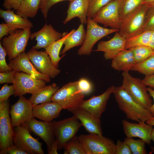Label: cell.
<instances>
[{"instance_id":"obj_49","label":"cell","mask_w":154,"mask_h":154,"mask_svg":"<svg viewBox=\"0 0 154 154\" xmlns=\"http://www.w3.org/2000/svg\"><path fill=\"white\" fill-rule=\"evenodd\" d=\"M141 4H143L149 8L154 6V0H144Z\"/></svg>"},{"instance_id":"obj_46","label":"cell","mask_w":154,"mask_h":154,"mask_svg":"<svg viewBox=\"0 0 154 154\" xmlns=\"http://www.w3.org/2000/svg\"><path fill=\"white\" fill-rule=\"evenodd\" d=\"M142 81L146 86L151 87L154 90V75L145 76Z\"/></svg>"},{"instance_id":"obj_33","label":"cell","mask_w":154,"mask_h":154,"mask_svg":"<svg viewBox=\"0 0 154 154\" xmlns=\"http://www.w3.org/2000/svg\"><path fill=\"white\" fill-rule=\"evenodd\" d=\"M129 49L133 54L136 64L144 61L154 54V51L148 46H138Z\"/></svg>"},{"instance_id":"obj_30","label":"cell","mask_w":154,"mask_h":154,"mask_svg":"<svg viewBox=\"0 0 154 154\" xmlns=\"http://www.w3.org/2000/svg\"><path fill=\"white\" fill-rule=\"evenodd\" d=\"M144 0H118L119 15L122 21L141 5Z\"/></svg>"},{"instance_id":"obj_52","label":"cell","mask_w":154,"mask_h":154,"mask_svg":"<svg viewBox=\"0 0 154 154\" xmlns=\"http://www.w3.org/2000/svg\"><path fill=\"white\" fill-rule=\"evenodd\" d=\"M146 123L148 125L154 126V117L152 116L149 119L146 121Z\"/></svg>"},{"instance_id":"obj_15","label":"cell","mask_w":154,"mask_h":154,"mask_svg":"<svg viewBox=\"0 0 154 154\" xmlns=\"http://www.w3.org/2000/svg\"><path fill=\"white\" fill-rule=\"evenodd\" d=\"M33 106L29 100L24 96L19 97L18 101L11 106L9 110L13 128L29 121L33 117Z\"/></svg>"},{"instance_id":"obj_47","label":"cell","mask_w":154,"mask_h":154,"mask_svg":"<svg viewBox=\"0 0 154 154\" xmlns=\"http://www.w3.org/2000/svg\"><path fill=\"white\" fill-rule=\"evenodd\" d=\"M9 33V29L6 23H3L0 24V40L5 36L8 35Z\"/></svg>"},{"instance_id":"obj_24","label":"cell","mask_w":154,"mask_h":154,"mask_svg":"<svg viewBox=\"0 0 154 154\" xmlns=\"http://www.w3.org/2000/svg\"><path fill=\"white\" fill-rule=\"evenodd\" d=\"M0 17L9 27V33L17 29L31 28L33 27V23L28 19L16 14L11 10H6L0 9Z\"/></svg>"},{"instance_id":"obj_8","label":"cell","mask_w":154,"mask_h":154,"mask_svg":"<svg viewBox=\"0 0 154 154\" xmlns=\"http://www.w3.org/2000/svg\"><path fill=\"white\" fill-rule=\"evenodd\" d=\"M148 8L141 4L125 19L118 31L122 37L126 40L143 32L145 14Z\"/></svg>"},{"instance_id":"obj_12","label":"cell","mask_w":154,"mask_h":154,"mask_svg":"<svg viewBox=\"0 0 154 154\" xmlns=\"http://www.w3.org/2000/svg\"><path fill=\"white\" fill-rule=\"evenodd\" d=\"M46 83L23 72H16L13 83L15 87L14 95L19 97L27 93L32 94L45 87Z\"/></svg>"},{"instance_id":"obj_4","label":"cell","mask_w":154,"mask_h":154,"mask_svg":"<svg viewBox=\"0 0 154 154\" xmlns=\"http://www.w3.org/2000/svg\"><path fill=\"white\" fill-rule=\"evenodd\" d=\"M31 29H19L11 31L1 42L6 52L8 60L14 59L25 52L31 34Z\"/></svg>"},{"instance_id":"obj_3","label":"cell","mask_w":154,"mask_h":154,"mask_svg":"<svg viewBox=\"0 0 154 154\" xmlns=\"http://www.w3.org/2000/svg\"><path fill=\"white\" fill-rule=\"evenodd\" d=\"M78 137L86 154H115L116 144L102 135L89 133Z\"/></svg>"},{"instance_id":"obj_44","label":"cell","mask_w":154,"mask_h":154,"mask_svg":"<svg viewBox=\"0 0 154 154\" xmlns=\"http://www.w3.org/2000/svg\"><path fill=\"white\" fill-rule=\"evenodd\" d=\"M23 0H4L3 5L6 10H16Z\"/></svg>"},{"instance_id":"obj_20","label":"cell","mask_w":154,"mask_h":154,"mask_svg":"<svg viewBox=\"0 0 154 154\" xmlns=\"http://www.w3.org/2000/svg\"><path fill=\"white\" fill-rule=\"evenodd\" d=\"M62 34L56 30L50 24L46 23L39 31L31 33V39L35 38L37 41L36 45L32 48L36 50L45 48L53 42L61 38Z\"/></svg>"},{"instance_id":"obj_6","label":"cell","mask_w":154,"mask_h":154,"mask_svg":"<svg viewBox=\"0 0 154 154\" xmlns=\"http://www.w3.org/2000/svg\"><path fill=\"white\" fill-rule=\"evenodd\" d=\"M58 150L64 149L66 145L76 136L82 124L74 116L58 121H52Z\"/></svg>"},{"instance_id":"obj_18","label":"cell","mask_w":154,"mask_h":154,"mask_svg":"<svg viewBox=\"0 0 154 154\" xmlns=\"http://www.w3.org/2000/svg\"><path fill=\"white\" fill-rule=\"evenodd\" d=\"M8 65L16 72H23L46 82L50 81V78L49 76L40 73L36 70L25 52L10 60Z\"/></svg>"},{"instance_id":"obj_51","label":"cell","mask_w":154,"mask_h":154,"mask_svg":"<svg viewBox=\"0 0 154 154\" xmlns=\"http://www.w3.org/2000/svg\"><path fill=\"white\" fill-rule=\"evenodd\" d=\"M151 140L153 141L154 143V145L151 147V150L149 153V154L154 153V128H153L151 133Z\"/></svg>"},{"instance_id":"obj_29","label":"cell","mask_w":154,"mask_h":154,"mask_svg":"<svg viewBox=\"0 0 154 154\" xmlns=\"http://www.w3.org/2000/svg\"><path fill=\"white\" fill-rule=\"evenodd\" d=\"M41 0H23L15 13L23 18H33L39 9Z\"/></svg>"},{"instance_id":"obj_41","label":"cell","mask_w":154,"mask_h":154,"mask_svg":"<svg viewBox=\"0 0 154 154\" xmlns=\"http://www.w3.org/2000/svg\"><path fill=\"white\" fill-rule=\"evenodd\" d=\"M6 52L0 42V72H3L13 70L8 65L6 61Z\"/></svg>"},{"instance_id":"obj_45","label":"cell","mask_w":154,"mask_h":154,"mask_svg":"<svg viewBox=\"0 0 154 154\" xmlns=\"http://www.w3.org/2000/svg\"><path fill=\"white\" fill-rule=\"evenodd\" d=\"M28 154L24 150L14 145L9 147L7 150L5 154Z\"/></svg>"},{"instance_id":"obj_16","label":"cell","mask_w":154,"mask_h":154,"mask_svg":"<svg viewBox=\"0 0 154 154\" xmlns=\"http://www.w3.org/2000/svg\"><path fill=\"white\" fill-rule=\"evenodd\" d=\"M115 86L108 88L102 94L92 96L90 99L84 100L79 108L88 112L97 118L100 119L102 113L105 111L108 100L113 93Z\"/></svg>"},{"instance_id":"obj_9","label":"cell","mask_w":154,"mask_h":154,"mask_svg":"<svg viewBox=\"0 0 154 154\" xmlns=\"http://www.w3.org/2000/svg\"><path fill=\"white\" fill-rule=\"evenodd\" d=\"M87 28L84 42L78 51L80 55L90 54L95 44L104 37L119 29H108L101 27L92 19L87 17Z\"/></svg>"},{"instance_id":"obj_40","label":"cell","mask_w":154,"mask_h":154,"mask_svg":"<svg viewBox=\"0 0 154 154\" xmlns=\"http://www.w3.org/2000/svg\"><path fill=\"white\" fill-rule=\"evenodd\" d=\"M78 88L84 94H88L92 91V86L90 82L88 79L81 78L78 81Z\"/></svg>"},{"instance_id":"obj_21","label":"cell","mask_w":154,"mask_h":154,"mask_svg":"<svg viewBox=\"0 0 154 154\" xmlns=\"http://www.w3.org/2000/svg\"><path fill=\"white\" fill-rule=\"evenodd\" d=\"M80 122L82 125L89 133L102 135L100 119L87 111L78 108L69 111Z\"/></svg>"},{"instance_id":"obj_1","label":"cell","mask_w":154,"mask_h":154,"mask_svg":"<svg viewBox=\"0 0 154 154\" xmlns=\"http://www.w3.org/2000/svg\"><path fill=\"white\" fill-rule=\"evenodd\" d=\"M113 93L119 108L128 119L146 122L152 116L149 110L136 102L122 86L115 87Z\"/></svg>"},{"instance_id":"obj_23","label":"cell","mask_w":154,"mask_h":154,"mask_svg":"<svg viewBox=\"0 0 154 154\" xmlns=\"http://www.w3.org/2000/svg\"><path fill=\"white\" fill-rule=\"evenodd\" d=\"M89 5V0H73L70 1L63 24H66L75 17L79 19L81 23H87Z\"/></svg>"},{"instance_id":"obj_48","label":"cell","mask_w":154,"mask_h":154,"mask_svg":"<svg viewBox=\"0 0 154 154\" xmlns=\"http://www.w3.org/2000/svg\"><path fill=\"white\" fill-rule=\"evenodd\" d=\"M147 90L150 96L152 97L153 99L154 102L150 107L149 110L151 116L153 117H154V90L149 87L147 88Z\"/></svg>"},{"instance_id":"obj_39","label":"cell","mask_w":154,"mask_h":154,"mask_svg":"<svg viewBox=\"0 0 154 154\" xmlns=\"http://www.w3.org/2000/svg\"><path fill=\"white\" fill-rule=\"evenodd\" d=\"M15 87L14 85L9 86L5 84L0 90V102L8 100L9 98L11 95H14Z\"/></svg>"},{"instance_id":"obj_19","label":"cell","mask_w":154,"mask_h":154,"mask_svg":"<svg viewBox=\"0 0 154 154\" xmlns=\"http://www.w3.org/2000/svg\"><path fill=\"white\" fill-rule=\"evenodd\" d=\"M126 41V39L116 32L110 40L100 42L95 51L104 52L106 60L112 59L119 52L125 49Z\"/></svg>"},{"instance_id":"obj_50","label":"cell","mask_w":154,"mask_h":154,"mask_svg":"<svg viewBox=\"0 0 154 154\" xmlns=\"http://www.w3.org/2000/svg\"><path fill=\"white\" fill-rule=\"evenodd\" d=\"M149 46L151 47L154 51V31H153Z\"/></svg>"},{"instance_id":"obj_2","label":"cell","mask_w":154,"mask_h":154,"mask_svg":"<svg viewBox=\"0 0 154 154\" xmlns=\"http://www.w3.org/2000/svg\"><path fill=\"white\" fill-rule=\"evenodd\" d=\"M84 95L78 88V81L70 82L56 91L52 97V102L69 111L79 107L84 100Z\"/></svg>"},{"instance_id":"obj_10","label":"cell","mask_w":154,"mask_h":154,"mask_svg":"<svg viewBox=\"0 0 154 154\" xmlns=\"http://www.w3.org/2000/svg\"><path fill=\"white\" fill-rule=\"evenodd\" d=\"M13 128L10 117L8 100L0 102V154H5L8 148L14 144Z\"/></svg>"},{"instance_id":"obj_37","label":"cell","mask_w":154,"mask_h":154,"mask_svg":"<svg viewBox=\"0 0 154 154\" xmlns=\"http://www.w3.org/2000/svg\"><path fill=\"white\" fill-rule=\"evenodd\" d=\"M147 30L154 31V6L149 7L145 14L143 32Z\"/></svg>"},{"instance_id":"obj_32","label":"cell","mask_w":154,"mask_h":154,"mask_svg":"<svg viewBox=\"0 0 154 154\" xmlns=\"http://www.w3.org/2000/svg\"><path fill=\"white\" fill-rule=\"evenodd\" d=\"M130 70L137 72L145 76L154 75V54L144 61L135 64Z\"/></svg>"},{"instance_id":"obj_26","label":"cell","mask_w":154,"mask_h":154,"mask_svg":"<svg viewBox=\"0 0 154 154\" xmlns=\"http://www.w3.org/2000/svg\"><path fill=\"white\" fill-rule=\"evenodd\" d=\"M59 89V87L53 83L33 93L29 98L33 106L44 103L52 102V98L54 93Z\"/></svg>"},{"instance_id":"obj_7","label":"cell","mask_w":154,"mask_h":154,"mask_svg":"<svg viewBox=\"0 0 154 154\" xmlns=\"http://www.w3.org/2000/svg\"><path fill=\"white\" fill-rule=\"evenodd\" d=\"M30 132L40 138L46 143L48 154H57V144L54 135L52 121H42L33 117L23 124Z\"/></svg>"},{"instance_id":"obj_42","label":"cell","mask_w":154,"mask_h":154,"mask_svg":"<svg viewBox=\"0 0 154 154\" xmlns=\"http://www.w3.org/2000/svg\"><path fill=\"white\" fill-rule=\"evenodd\" d=\"M128 145L124 141L118 140L116 144L115 154H131Z\"/></svg>"},{"instance_id":"obj_38","label":"cell","mask_w":154,"mask_h":154,"mask_svg":"<svg viewBox=\"0 0 154 154\" xmlns=\"http://www.w3.org/2000/svg\"><path fill=\"white\" fill-rule=\"evenodd\" d=\"M66 0L70 1L73 0H41L39 9L45 20L47 18L48 11L53 5L58 2Z\"/></svg>"},{"instance_id":"obj_27","label":"cell","mask_w":154,"mask_h":154,"mask_svg":"<svg viewBox=\"0 0 154 154\" xmlns=\"http://www.w3.org/2000/svg\"><path fill=\"white\" fill-rule=\"evenodd\" d=\"M72 30L69 33L64 32L62 34V37L60 39L54 41L46 48L45 51L50 56L54 65L57 68L58 67V63L60 60L65 55L61 57L59 56L60 51L66 38L75 31Z\"/></svg>"},{"instance_id":"obj_31","label":"cell","mask_w":154,"mask_h":154,"mask_svg":"<svg viewBox=\"0 0 154 154\" xmlns=\"http://www.w3.org/2000/svg\"><path fill=\"white\" fill-rule=\"evenodd\" d=\"M147 30L126 40L125 49L138 46H148L153 32Z\"/></svg>"},{"instance_id":"obj_28","label":"cell","mask_w":154,"mask_h":154,"mask_svg":"<svg viewBox=\"0 0 154 154\" xmlns=\"http://www.w3.org/2000/svg\"><path fill=\"white\" fill-rule=\"evenodd\" d=\"M86 34L84 24L81 23L77 29L66 38L64 43V48L60 54H64L71 48L82 45L84 40Z\"/></svg>"},{"instance_id":"obj_22","label":"cell","mask_w":154,"mask_h":154,"mask_svg":"<svg viewBox=\"0 0 154 154\" xmlns=\"http://www.w3.org/2000/svg\"><path fill=\"white\" fill-rule=\"evenodd\" d=\"M63 109L59 104L51 102L33 106V114L34 117L43 121L50 122L58 117Z\"/></svg>"},{"instance_id":"obj_35","label":"cell","mask_w":154,"mask_h":154,"mask_svg":"<svg viewBox=\"0 0 154 154\" xmlns=\"http://www.w3.org/2000/svg\"><path fill=\"white\" fill-rule=\"evenodd\" d=\"M64 154H86V153L78 139L75 136L65 146Z\"/></svg>"},{"instance_id":"obj_25","label":"cell","mask_w":154,"mask_h":154,"mask_svg":"<svg viewBox=\"0 0 154 154\" xmlns=\"http://www.w3.org/2000/svg\"><path fill=\"white\" fill-rule=\"evenodd\" d=\"M135 64L132 51L129 49H124L112 59L111 66L116 70L129 72Z\"/></svg>"},{"instance_id":"obj_43","label":"cell","mask_w":154,"mask_h":154,"mask_svg":"<svg viewBox=\"0 0 154 154\" xmlns=\"http://www.w3.org/2000/svg\"><path fill=\"white\" fill-rule=\"evenodd\" d=\"M15 71L14 70L0 73V84L13 83Z\"/></svg>"},{"instance_id":"obj_13","label":"cell","mask_w":154,"mask_h":154,"mask_svg":"<svg viewBox=\"0 0 154 154\" xmlns=\"http://www.w3.org/2000/svg\"><path fill=\"white\" fill-rule=\"evenodd\" d=\"M92 19L105 27L119 30L122 21L119 15L118 0H113L102 7Z\"/></svg>"},{"instance_id":"obj_14","label":"cell","mask_w":154,"mask_h":154,"mask_svg":"<svg viewBox=\"0 0 154 154\" xmlns=\"http://www.w3.org/2000/svg\"><path fill=\"white\" fill-rule=\"evenodd\" d=\"M26 53L31 62L40 73L51 78L56 77L60 73V70L54 65L45 51H38L32 48Z\"/></svg>"},{"instance_id":"obj_36","label":"cell","mask_w":154,"mask_h":154,"mask_svg":"<svg viewBox=\"0 0 154 154\" xmlns=\"http://www.w3.org/2000/svg\"><path fill=\"white\" fill-rule=\"evenodd\" d=\"M113 0H89L87 17L92 18L103 7Z\"/></svg>"},{"instance_id":"obj_34","label":"cell","mask_w":154,"mask_h":154,"mask_svg":"<svg viewBox=\"0 0 154 154\" xmlns=\"http://www.w3.org/2000/svg\"><path fill=\"white\" fill-rule=\"evenodd\" d=\"M124 141L129 147L132 154H147L145 142L142 139H134L126 137Z\"/></svg>"},{"instance_id":"obj_5","label":"cell","mask_w":154,"mask_h":154,"mask_svg":"<svg viewBox=\"0 0 154 154\" xmlns=\"http://www.w3.org/2000/svg\"><path fill=\"white\" fill-rule=\"evenodd\" d=\"M122 75L121 86L136 102L149 110L153 101L142 80L133 77L129 72H123Z\"/></svg>"},{"instance_id":"obj_17","label":"cell","mask_w":154,"mask_h":154,"mask_svg":"<svg viewBox=\"0 0 154 154\" xmlns=\"http://www.w3.org/2000/svg\"><path fill=\"white\" fill-rule=\"evenodd\" d=\"M122 123L124 133L127 137H138L145 143L151 144L153 126L145 122L131 123L126 119L123 120Z\"/></svg>"},{"instance_id":"obj_11","label":"cell","mask_w":154,"mask_h":154,"mask_svg":"<svg viewBox=\"0 0 154 154\" xmlns=\"http://www.w3.org/2000/svg\"><path fill=\"white\" fill-rule=\"evenodd\" d=\"M14 144L28 154H44L43 144L31 135L28 128L24 125L13 128Z\"/></svg>"}]
</instances>
